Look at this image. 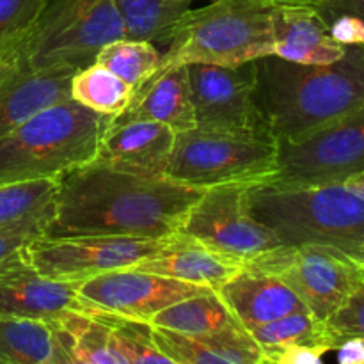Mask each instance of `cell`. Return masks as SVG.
I'll return each mask as SVG.
<instances>
[{"instance_id": "6da1fadb", "label": "cell", "mask_w": 364, "mask_h": 364, "mask_svg": "<svg viewBox=\"0 0 364 364\" xmlns=\"http://www.w3.org/2000/svg\"><path fill=\"white\" fill-rule=\"evenodd\" d=\"M167 176H141L89 162L57 178L53 213L43 237L167 238L203 196Z\"/></svg>"}, {"instance_id": "7a4b0ae2", "label": "cell", "mask_w": 364, "mask_h": 364, "mask_svg": "<svg viewBox=\"0 0 364 364\" xmlns=\"http://www.w3.org/2000/svg\"><path fill=\"white\" fill-rule=\"evenodd\" d=\"M255 102L276 144L301 141L343 119L364 105V46H347L331 64L256 59Z\"/></svg>"}, {"instance_id": "3957f363", "label": "cell", "mask_w": 364, "mask_h": 364, "mask_svg": "<svg viewBox=\"0 0 364 364\" xmlns=\"http://www.w3.org/2000/svg\"><path fill=\"white\" fill-rule=\"evenodd\" d=\"M247 208L284 247L329 245L354 258L364 240V199L348 185H251Z\"/></svg>"}, {"instance_id": "277c9868", "label": "cell", "mask_w": 364, "mask_h": 364, "mask_svg": "<svg viewBox=\"0 0 364 364\" xmlns=\"http://www.w3.org/2000/svg\"><path fill=\"white\" fill-rule=\"evenodd\" d=\"M110 121L71 98L46 107L0 139V185L57 180L92 162Z\"/></svg>"}, {"instance_id": "5b68a950", "label": "cell", "mask_w": 364, "mask_h": 364, "mask_svg": "<svg viewBox=\"0 0 364 364\" xmlns=\"http://www.w3.org/2000/svg\"><path fill=\"white\" fill-rule=\"evenodd\" d=\"M127 38L116 0H46L32 27L4 52L25 71H78Z\"/></svg>"}, {"instance_id": "8992f818", "label": "cell", "mask_w": 364, "mask_h": 364, "mask_svg": "<svg viewBox=\"0 0 364 364\" xmlns=\"http://www.w3.org/2000/svg\"><path fill=\"white\" fill-rule=\"evenodd\" d=\"M272 6L267 0H210L180 20L160 70L181 64L240 66L274 55Z\"/></svg>"}, {"instance_id": "52a82bcc", "label": "cell", "mask_w": 364, "mask_h": 364, "mask_svg": "<svg viewBox=\"0 0 364 364\" xmlns=\"http://www.w3.org/2000/svg\"><path fill=\"white\" fill-rule=\"evenodd\" d=\"M276 166V142L192 128L176 134L166 176L206 191L220 185L267 183Z\"/></svg>"}, {"instance_id": "ba28073f", "label": "cell", "mask_w": 364, "mask_h": 364, "mask_svg": "<svg viewBox=\"0 0 364 364\" xmlns=\"http://www.w3.org/2000/svg\"><path fill=\"white\" fill-rule=\"evenodd\" d=\"M364 173V105L295 142L277 144L274 188L340 185Z\"/></svg>"}, {"instance_id": "9c48e42d", "label": "cell", "mask_w": 364, "mask_h": 364, "mask_svg": "<svg viewBox=\"0 0 364 364\" xmlns=\"http://www.w3.org/2000/svg\"><path fill=\"white\" fill-rule=\"evenodd\" d=\"M245 270L269 274L283 281L315 318L326 322L363 279V265L329 245L274 249L249 263Z\"/></svg>"}, {"instance_id": "30bf717a", "label": "cell", "mask_w": 364, "mask_h": 364, "mask_svg": "<svg viewBox=\"0 0 364 364\" xmlns=\"http://www.w3.org/2000/svg\"><path fill=\"white\" fill-rule=\"evenodd\" d=\"M249 187L251 183L206 188L180 230L224 258L240 263L244 269L281 247L277 238L249 212Z\"/></svg>"}, {"instance_id": "8fae6325", "label": "cell", "mask_w": 364, "mask_h": 364, "mask_svg": "<svg viewBox=\"0 0 364 364\" xmlns=\"http://www.w3.org/2000/svg\"><path fill=\"white\" fill-rule=\"evenodd\" d=\"M196 128L237 137L272 141L255 102V60L240 66L185 64Z\"/></svg>"}, {"instance_id": "7c38bea8", "label": "cell", "mask_w": 364, "mask_h": 364, "mask_svg": "<svg viewBox=\"0 0 364 364\" xmlns=\"http://www.w3.org/2000/svg\"><path fill=\"white\" fill-rule=\"evenodd\" d=\"M167 240L169 237H39L25 247V252L39 274L50 279L78 284L114 270L132 269L160 251Z\"/></svg>"}, {"instance_id": "4fadbf2b", "label": "cell", "mask_w": 364, "mask_h": 364, "mask_svg": "<svg viewBox=\"0 0 364 364\" xmlns=\"http://www.w3.org/2000/svg\"><path fill=\"white\" fill-rule=\"evenodd\" d=\"M77 290L89 311L109 313L148 323L156 313L183 299L213 291L198 284L135 269H121L91 277L78 283Z\"/></svg>"}, {"instance_id": "5bb4252c", "label": "cell", "mask_w": 364, "mask_h": 364, "mask_svg": "<svg viewBox=\"0 0 364 364\" xmlns=\"http://www.w3.org/2000/svg\"><path fill=\"white\" fill-rule=\"evenodd\" d=\"M71 311H89L78 295L77 283H64L39 274L25 247L0 262V316L50 323Z\"/></svg>"}, {"instance_id": "9a60e30c", "label": "cell", "mask_w": 364, "mask_h": 364, "mask_svg": "<svg viewBox=\"0 0 364 364\" xmlns=\"http://www.w3.org/2000/svg\"><path fill=\"white\" fill-rule=\"evenodd\" d=\"M176 132L149 119L112 117L95 162L141 176H166Z\"/></svg>"}, {"instance_id": "2e32d148", "label": "cell", "mask_w": 364, "mask_h": 364, "mask_svg": "<svg viewBox=\"0 0 364 364\" xmlns=\"http://www.w3.org/2000/svg\"><path fill=\"white\" fill-rule=\"evenodd\" d=\"M274 55L299 64H331L340 60L347 46L331 38L315 6H272Z\"/></svg>"}, {"instance_id": "e0dca14e", "label": "cell", "mask_w": 364, "mask_h": 364, "mask_svg": "<svg viewBox=\"0 0 364 364\" xmlns=\"http://www.w3.org/2000/svg\"><path fill=\"white\" fill-rule=\"evenodd\" d=\"M132 269L173 277L215 291L231 277L242 272L244 267L212 251L194 237L178 231L176 235L169 237L160 251L139 262Z\"/></svg>"}, {"instance_id": "ac0fdd59", "label": "cell", "mask_w": 364, "mask_h": 364, "mask_svg": "<svg viewBox=\"0 0 364 364\" xmlns=\"http://www.w3.org/2000/svg\"><path fill=\"white\" fill-rule=\"evenodd\" d=\"M215 291L247 331L290 313L308 311L283 281L255 270L244 269Z\"/></svg>"}, {"instance_id": "d6986e66", "label": "cell", "mask_w": 364, "mask_h": 364, "mask_svg": "<svg viewBox=\"0 0 364 364\" xmlns=\"http://www.w3.org/2000/svg\"><path fill=\"white\" fill-rule=\"evenodd\" d=\"M116 119L156 121L176 134L196 128L187 66L181 64L156 71Z\"/></svg>"}, {"instance_id": "ffe728a7", "label": "cell", "mask_w": 364, "mask_h": 364, "mask_svg": "<svg viewBox=\"0 0 364 364\" xmlns=\"http://www.w3.org/2000/svg\"><path fill=\"white\" fill-rule=\"evenodd\" d=\"M153 327V326H151ZM156 347L178 364H258L263 352L244 326L206 336H185L153 327Z\"/></svg>"}, {"instance_id": "44dd1931", "label": "cell", "mask_w": 364, "mask_h": 364, "mask_svg": "<svg viewBox=\"0 0 364 364\" xmlns=\"http://www.w3.org/2000/svg\"><path fill=\"white\" fill-rule=\"evenodd\" d=\"M75 71L16 70L0 85V139L43 109L70 98Z\"/></svg>"}, {"instance_id": "7402d4cb", "label": "cell", "mask_w": 364, "mask_h": 364, "mask_svg": "<svg viewBox=\"0 0 364 364\" xmlns=\"http://www.w3.org/2000/svg\"><path fill=\"white\" fill-rule=\"evenodd\" d=\"M153 327L173 331L185 336H206L230 327L242 326L217 291L183 299L162 309L149 320Z\"/></svg>"}, {"instance_id": "603a6c76", "label": "cell", "mask_w": 364, "mask_h": 364, "mask_svg": "<svg viewBox=\"0 0 364 364\" xmlns=\"http://www.w3.org/2000/svg\"><path fill=\"white\" fill-rule=\"evenodd\" d=\"M127 27V38L155 43L166 50L181 18L194 7L192 0H116Z\"/></svg>"}, {"instance_id": "cb8c5ba5", "label": "cell", "mask_w": 364, "mask_h": 364, "mask_svg": "<svg viewBox=\"0 0 364 364\" xmlns=\"http://www.w3.org/2000/svg\"><path fill=\"white\" fill-rule=\"evenodd\" d=\"M63 331L71 350L89 364H130L117 348L109 323L95 311H71L50 322Z\"/></svg>"}, {"instance_id": "d4e9b609", "label": "cell", "mask_w": 364, "mask_h": 364, "mask_svg": "<svg viewBox=\"0 0 364 364\" xmlns=\"http://www.w3.org/2000/svg\"><path fill=\"white\" fill-rule=\"evenodd\" d=\"M70 98L103 116L116 117L134 100V89L102 64L92 63L75 71Z\"/></svg>"}, {"instance_id": "484cf974", "label": "cell", "mask_w": 364, "mask_h": 364, "mask_svg": "<svg viewBox=\"0 0 364 364\" xmlns=\"http://www.w3.org/2000/svg\"><path fill=\"white\" fill-rule=\"evenodd\" d=\"M249 333L259 345L263 355L294 345H323L331 350L336 348V340L327 331L326 322L315 318L309 311L290 313L263 326L252 327Z\"/></svg>"}, {"instance_id": "4316f807", "label": "cell", "mask_w": 364, "mask_h": 364, "mask_svg": "<svg viewBox=\"0 0 364 364\" xmlns=\"http://www.w3.org/2000/svg\"><path fill=\"white\" fill-rule=\"evenodd\" d=\"M95 63L127 82L134 95L160 70L162 52L159 46L146 39H116L100 50Z\"/></svg>"}, {"instance_id": "83f0119b", "label": "cell", "mask_w": 364, "mask_h": 364, "mask_svg": "<svg viewBox=\"0 0 364 364\" xmlns=\"http://www.w3.org/2000/svg\"><path fill=\"white\" fill-rule=\"evenodd\" d=\"M52 347L53 333L48 322L0 316V361L48 364Z\"/></svg>"}, {"instance_id": "f1b7e54d", "label": "cell", "mask_w": 364, "mask_h": 364, "mask_svg": "<svg viewBox=\"0 0 364 364\" xmlns=\"http://www.w3.org/2000/svg\"><path fill=\"white\" fill-rule=\"evenodd\" d=\"M57 192V180L18 181L0 185V226L50 208Z\"/></svg>"}, {"instance_id": "f546056e", "label": "cell", "mask_w": 364, "mask_h": 364, "mask_svg": "<svg viewBox=\"0 0 364 364\" xmlns=\"http://www.w3.org/2000/svg\"><path fill=\"white\" fill-rule=\"evenodd\" d=\"M105 320L114 333L117 348L130 364H178L164 354L153 341L151 323L95 311Z\"/></svg>"}, {"instance_id": "4dcf8cb0", "label": "cell", "mask_w": 364, "mask_h": 364, "mask_svg": "<svg viewBox=\"0 0 364 364\" xmlns=\"http://www.w3.org/2000/svg\"><path fill=\"white\" fill-rule=\"evenodd\" d=\"M46 0H0V52L18 41L41 13Z\"/></svg>"}, {"instance_id": "1f68e13d", "label": "cell", "mask_w": 364, "mask_h": 364, "mask_svg": "<svg viewBox=\"0 0 364 364\" xmlns=\"http://www.w3.org/2000/svg\"><path fill=\"white\" fill-rule=\"evenodd\" d=\"M327 331L336 340V345L345 338L364 340V277L355 284L343 304L326 320Z\"/></svg>"}, {"instance_id": "d6a6232c", "label": "cell", "mask_w": 364, "mask_h": 364, "mask_svg": "<svg viewBox=\"0 0 364 364\" xmlns=\"http://www.w3.org/2000/svg\"><path fill=\"white\" fill-rule=\"evenodd\" d=\"M52 213L53 208L50 206L34 215L25 217V219L7 224V226H0V262H4L13 252L27 247L36 238L43 237L50 219H52Z\"/></svg>"}, {"instance_id": "836d02e7", "label": "cell", "mask_w": 364, "mask_h": 364, "mask_svg": "<svg viewBox=\"0 0 364 364\" xmlns=\"http://www.w3.org/2000/svg\"><path fill=\"white\" fill-rule=\"evenodd\" d=\"M327 352H331V348L323 345H294V347L281 348L265 358L270 364H326L323 355Z\"/></svg>"}, {"instance_id": "e575fe53", "label": "cell", "mask_w": 364, "mask_h": 364, "mask_svg": "<svg viewBox=\"0 0 364 364\" xmlns=\"http://www.w3.org/2000/svg\"><path fill=\"white\" fill-rule=\"evenodd\" d=\"M50 326H52V333H53V347H52V355H50L48 364H89L87 361L80 359L73 350H71L70 343H68L63 331L57 329L53 323H50Z\"/></svg>"}, {"instance_id": "d590c367", "label": "cell", "mask_w": 364, "mask_h": 364, "mask_svg": "<svg viewBox=\"0 0 364 364\" xmlns=\"http://www.w3.org/2000/svg\"><path fill=\"white\" fill-rule=\"evenodd\" d=\"M338 364H364V340L361 338H345L336 345Z\"/></svg>"}, {"instance_id": "8d00e7d4", "label": "cell", "mask_w": 364, "mask_h": 364, "mask_svg": "<svg viewBox=\"0 0 364 364\" xmlns=\"http://www.w3.org/2000/svg\"><path fill=\"white\" fill-rule=\"evenodd\" d=\"M315 7L327 13L354 14L364 21V0H318Z\"/></svg>"}, {"instance_id": "74e56055", "label": "cell", "mask_w": 364, "mask_h": 364, "mask_svg": "<svg viewBox=\"0 0 364 364\" xmlns=\"http://www.w3.org/2000/svg\"><path fill=\"white\" fill-rule=\"evenodd\" d=\"M18 66H16V60L6 52H0V85L11 77V75L16 73Z\"/></svg>"}, {"instance_id": "f35d334b", "label": "cell", "mask_w": 364, "mask_h": 364, "mask_svg": "<svg viewBox=\"0 0 364 364\" xmlns=\"http://www.w3.org/2000/svg\"><path fill=\"white\" fill-rule=\"evenodd\" d=\"M345 185H348L352 191L358 192V194L364 199V173L358 174V176H354V178H350V180H348Z\"/></svg>"}, {"instance_id": "ab89813d", "label": "cell", "mask_w": 364, "mask_h": 364, "mask_svg": "<svg viewBox=\"0 0 364 364\" xmlns=\"http://www.w3.org/2000/svg\"><path fill=\"white\" fill-rule=\"evenodd\" d=\"M267 2L270 4H302V6H315L318 0H267Z\"/></svg>"}, {"instance_id": "60d3db41", "label": "cell", "mask_w": 364, "mask_h": 364, "mask_svg": "<svg viewBox=\"0 0 364 364\" xmlns=\"http://www.w3.org/2000/svg\"><path fill=\"white\" fill-rule=\"evenodd\" d=\"M354 259H358V262H361V259H364V240L361 242V245H359V247H358V251H355Z\"/></svg>"}, {"instance_id": "b9f144b4", "label": "cell", "mask_w": 364, "mask_h": 364, "mask_svg": "<svg viewBox=\"0 0 364 364\" xmlns=\"http://www.w3.org/2000/svg\"><path fill=\"white\" fill-rule=\"evenodd\" d=\"M258 364H270V361H269V359L265 358V355H263V359H262V361H259Z\"/></svg>"}, {"instance_id": "7bdbcfd3", "label": "cell", "mask_w": 364, "mask_h": 364, "mask_svg": "<svg viewBox=\"0 0 364 364\" xmlns=\"http://www.w3.org/2000/svg\"><path fill=\"white\" fill-rule=\"evenodd\" d=\"M359 263H361V265H364V259H361V262H359Z\"/></svg>"}, {"instance_id": "ee69618b", "label": "cell", "mask_w": 364, "mask_h": 364, "mask_svg": "<svg viewBox=\"0 0 364 364\" xmlns=\"http://www.w3.org/2000/svg\"><path fill=\"white\" fill-rule=\"evenodd\" d=\"M363 277H364V265H363Z\"/></svg>"}, {"instance_id": "f6af8a7d", "label": "cell", "mask_w": 364, "mask_h": 364, "mask_svg": "<svg viewBox=\"0 0 364 364\" xmlns=\"http://www.w3.org/2000/svg\"><path fill=\"white\" fill-rule=\"evenodd\" d=\"M0 364H7V363H4V361H0Z\"/></svg>"}, {"instance_id": "bcb514c9", "label": "cell", "mask_w": 364, "mask_h": 364, "mask_svg": "<svg viewBox=\"0 0 364 364\" xmlns=\"http://www.w3.org/2000/svg\"><path fill=\"white\" fill-rule=\"evenodd\" d=\"M192 2H198V0H192Z\"/></svg>"}]
</instances>
